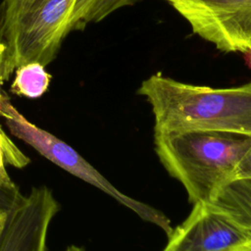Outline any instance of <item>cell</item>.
I'll use <instances>...</instances> for the list:
<instances>
[{
    "label": "cell",
    "instance_id": "6da1fadb",
    "mask_svg": "<svg viewBox=\"0 0 251 251\" xmlns=\"http://www.w3.org/2000/svg\"><path fill=\"white\" fill-rule=\"evenodd\" d=\"M151 106L154 133L206 130L251 138V81L214 88L176 80L156 73L138 90Z\"/></svg>",
    "mask_w": 251,
    "mask_h": 251
},
{
    "label": "cell",
    "instance_id": "7a4b0ae2",
    "mask_svg": "<svg viewBox=\"0 0 251 251\" xmlns=\"http://www.w3.org/2000/svg\"><path fill=\"white\" fill-rule=\"evenodd\" d=\"M155 151L167 172L185 188L193 204L212 205L236 181L251 138L232 133L186 130L154 133Z\"/></svg>",
    "mask_w": 251,
    "mask_h": 251
},
{
    "label": "cell",
    "instance_id": "3957f363",
    "mask_svg": "<svg viewBox=\"0 0 251 251\" xmlns=\"http://www.w3.org/2000/svg\"><path fill=\"white\" fill-rule=\"evenodd\" d=\"M0 118L11 134L25 142L48 161L111 196L134 212L141 220L157 226L168 237L172 234L174 228L164 213L116 188L71 145L29 122L14 107L3 90L0 92Z\"/></svg>",
    "mask_w": 251,
    "mask_h": 251
},
{
    "label": "cell",
    "instance_id": "277c9868",
    "mask_svg": "<svg viewBox=\"0 0 251 251\" xmlns=\"http://www.w3.org/2000/svg\"><path fill=\"white\" fill-rule=\"evenodd\" d=\"M75 0H44L0 26V89L22 65L51 63L68 35L67 24Z\"/></svg>",
    "mask_w": 251,
    "mask_h": 251
},
{
    "label": "cell",
    "instance_id": "5b68a950",
    "mask_svg": "<svg viewBox=\"0 0 251 251\" xmlns=\"http://www.w3.org/2000/svg\"><path fill=\"white\" fill-rule=\"evenodd\" d=\"M192 31L226 53H251V0H165Z\"/></svg>",
    "mask_w": 251,
    "mask_h": 251
},
{
    "label": "cell",
    "instance_id": "8992f818",
    "mask_svg": "<svg viewBox=\"0 0 251 251\" xmlns=\"http://www.w3.org/2000/svg\"><path fill=\"white\" fill-rule=\"evenodd\" d=\"M52 191L35 186L6 212L0 251H47L50 225L59 211Z\"/></svg>",
    "mask_w": 251,
    "mask_h": 251
},
{
    "label": "cell",
    "instance_id": "52a82bcc",
    "mask_svg": "<svg viewBox=\"0 0 251 251\" xmlns=\"http://www.w3.org/2000/svg\"><path fill=\"white\" fill-rule=\"evenodd\" d=\"M251 244V236L210 205L193 204L173 229L163 251H230Z\"/></svg>",
    "mask_w": 251,
    "mask_h": 251
},
{
    "label": "cell",
    "instance_id": "ba28073f",
    "mask_svg": "<svg viewBox=\"0 0 251 251\" xmlns=\"http://www.w3.org/2000/svg\"><path fill=\"white\" fill-rule=\"evenodd\" d=\"M211 206L251 236V181L232 182Z\"/></svg>",
    "mask_w": 251,
    "mask_h": 251
},
{
    "label": "cell",
    "instance_id": "9c48e42d",
    "mask_svg": "<svg viewBox=\"0 0 251 251\" xmlns=\"http://www.w3.org/2000/svg\"><path fill=\"white\" fill-rule=\"evenodd\" d=\"M14 80L10 86L12 93L34 99L42 96L48 89L51 75L37 62L27 63L16 69Z\"/></svg>",
    "mask_w": 251,
    "mask_h": 251
},
{
    "label": "cell",
    "instance_id": "30bf717a",
    "mask_svg": "<svg viewBox=\"0 0 251 251\" xmlns=\"http://www.w3.org/2000/svg\"><path fill=\"white\" fill-rule=\"evenodd\" d=\"M29 162V158L15 145L0 125V185L9 189L19 188L9 176L5 164L8 163L13 167L23 169Z\"/></svg>",
    "mask_w": 251,
    "mask_h": 251
},
{
    "label": "cell",
    "instance_id": "8fae6325",
    "mask_svg": "<svg viewBox=\"0 0 251 251\" xmlns=\"http://www.w3.org/2000/svg\"><path fill=\"white\" fill-rule=\"evenodd\" d=\"M140 1L142 0H94L81 22L80 30H82L88 24L98 23L115 11L127 6H132Z\"/></svg>",
    "mask_w": 251,
    "mask_h": 251
},
{
    "label": "cell",
    "instance_id": "7c38bea8",
    "mask_svg": "<svg viewBox=\"0 0 251 251\" xmlns=\"http://www.w3.org/2000/svg\"><path fill=\"white\" fill-rule=\"evenodd\" d=\"M44 0H3L0 25H7L38 6Z\"/></svg>",
    "mask_w": 251,
    "mask_h": 251
},
{
    "label": "cell",
    "instance_id": "4fadbf2b",
    "mask_svg": "<svg viewBox=\"0 0 251 251\" xmlns=\"http://www.w3.org/2000/svg\"><path fill=\"white\" fill-rule=\"evenodd\" d=\"M93 2L94 0H75V1L73 5L72 13L70 15V18L67 24L68 34L75 30H80L81 22Z\"/></svg>",
    "mask_w": 251,
    "mask_h": 251
},
{
    "label": "cell",
    "instance_id": "5bb4252c",
    "mask_svg": "<svg viewBox=\"0 0 251 251\" xmlns=\"http://www.w3.org/2000/svg\"><path fill=\"white\" fill-rule=\"evenodd\" d=\"M22 195L19 188L9 189L0 185V210L8 211Z\"/></svg>",
    "mask_w": 251,
    "mask_h": 251
},
{
    "label": "cell",
    "instance_id": "9a60e30c",
    "mask_svg": "<svg viewBox=\"0 0 251 251\" xmlns=\"http://www.w3.org/2000/svg\"><path fill=\"white\" fill-rule=\"evenodd\" d=\"M237 180L251 181V146L238 166L236 172V181Z\"/></svg>",
    "mask_w": 251,
    "mask_h": 251
},
{
    "label": "cell",
    "instance_id": "2e32d148",
    "mask_svg": "<svg viewBox=\"0 0 251 251\" xmlns=\"http://www.w3.org/2000/svg\"><path fill=\"white\" fill-rule=\"evenodd\" d=\"M6 212H7V211L0 210V230H1V228H2V226H3V224H4V221H5Z\"/></svg>",
    "mask_w": 251,
    "mask_h": 251
},
{
    "label": "cell",
    "instance_id": "e0dca14e",
    "mask_svg": "<svg viewBox=\"0 0 251 251\" xmlns=\"http://www.w3.org/2000/svg\"><path fill=\"white\" fill-rule=\"evenodd\" d=\"M230 251H251V244L247 245V246H243V247H239Z\"/></svg>",
    "mask_w": 251,
    "mask_h": 251
},
{
    "label": "cell",
    "instance_id": "ac0fdd59",
    "mask_svg": "<svg viewBox=\"0 0 251 251\" xmlns=\"http://www.w3.org/2000/svg\"><path fill=\"white\" fill-rule=\"evenodd\" d=\"M243 56H244V59H245V62L247 64V66L251 69V53L243 55Z\"/></svg>",
    "mask_w": 251,
    "mask_h": 251
},
{
    "label": "cell",
    "instance_id": "d6986e66",
    "mask_svg": "<svg viewBox=\"0 0 251 251\" xmlns=\"http://www.w3.org/2000/svg\"><path fill=\"white\" fill-rule=\"evenodd\" d=\"M1 90H2V89H0V92H1Z\"/></svg>",
    "mask_w": 251,
    "mask_h": 251
}]
</instances>
